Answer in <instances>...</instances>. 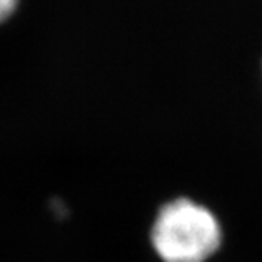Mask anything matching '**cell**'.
I'll use <instances>...</instances> for the list:
<instances>
[{
    "mask_svg": "<svg viewBox=\"0 0 262 262\" xmlns=\"http://www.w3.org/2000/svg\"><path fill=\"white\" fill-rule=\"evenodd\" d=\"M152 245L164 262H205L221 245V228L204 205L176 199L160 210Z\"/></svg>",
    "mask_w": 262,
    "mask_h": 262,
    "instance_id": "1",
    "label": "cell"
},
{
    "mask_svg": "<svg viewBox=\"0 0 262 262\" xmlns=\"http://www.w3.org/2000/svg\"><path fill=\"white\" fill-rule=\"evenodd\" d=\"M19 7V0H0V24L7 23Z\"/></svg>",
    "mask_w": 262,
    "mask_h": 262,
    "instance_id": "2",
    "label": "cell"
}]
</instances>
